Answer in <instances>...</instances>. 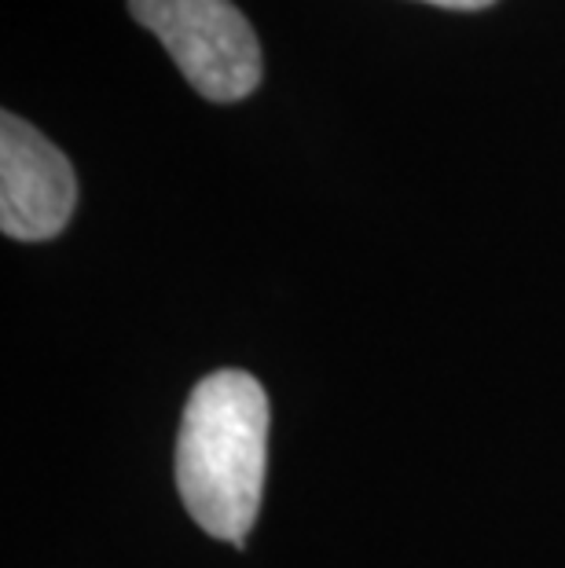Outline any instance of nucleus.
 Wrapping results in <instances>:
<instances>
[{
  "label": "nucleus",
  "mask_w": 565,
  "mask_h": 568,
  "mask_svg": "<svg viewBox=\"0 0 565 568\" xmlns=\"http://www.w3.org/2000/svg\"><path fill=\"white\" fill-rule=\"evenodd\" d=\"M78 176L67 154L16 114L0 118V227L16 243H48L70 224Z\"/></svg>",
  "instance_id": "obj_3"
},
{
  "label": "nucleus",
  "mask_w": 565,
  "mask_h": 568,
  "mask_svg": "<svg viewBox=\"0 0 565 568\" xmlns=\"http://www.w3.org/2000/svg\"><path fill=\"white\" fill-rule=\"evenodd\" d=\"M269 463V396L246 371H218L188 396L176 437V488L213 539L243 547L258 521Z\"/></svg>",
  "instance_id": "obj_1"
},
{
  "label": "nucleus",
  "mask_w": 565,
  "mask_h": 568,
  "mask_svg": "<svg viewBox=\"0 0 565 568\" xmlns=\"http://www.w3.org/2000/svg\"><path fill=\"white\" fill-rule=\"evenodd\" d=\"M426 4H437V8H455V11H481L496 0H426Z\"/></svg>",
  "instance_id": "obj_4"
},
{
  "label": "nucleus",
  "mask_w": 565,
  "mask_h": 568,
  "mask_svg": "<svg viewBox=\"0 0 565 568\" xmlns=\"http://www.w3.org/2000/svg\"><path fill=\"white\" fill-rule=\"evenodd\" d=\"M140 27L210 103H239L261 84V44L232 0H129Z\"/></svg>",
  "instance_id": "obj_2"
}]
</instances>
